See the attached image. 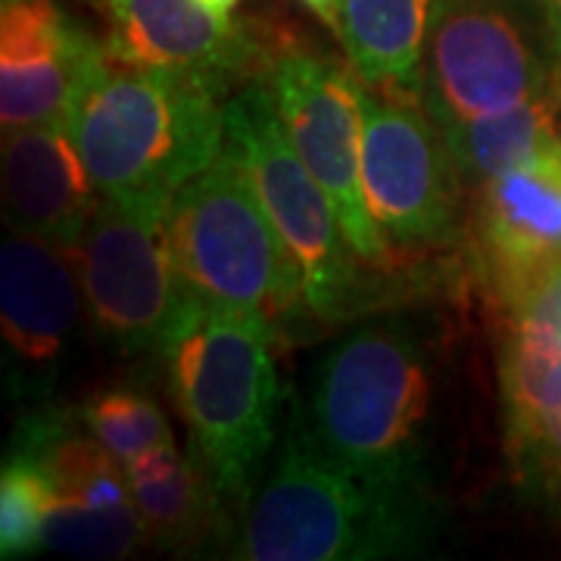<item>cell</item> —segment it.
<instances>
[{"label":"cell","mask_w":561,"mask_h":561,"mask_svg":"<svg viewBox=\"0 0 561 561\" xmlns=\"http://www.w3.org/2000/svg\"><path fill=\"white\" fill-rule=\"evenodd\" d=\"M542 13H546V22H549V35H552V44H556V54L561 57V0H540Z\"/></svg>","instance_id":"obj_25"},{"label":"cell","mask_w":561,"mask_h":561,"mask_svg":"<svg viewBox=\"0 0 561 561\" xmlns=\"http://www.w3.org/2000/svg\"><path fill=\"white\" fill-rule=\"evenodd\" d=\"M431 13L434 0H343L337 35L368 91L421 103Z\"/></svg>","instance_id":"obj_18"},{"label":"cell","mask_w":561,"mask_h":561,"mask_svg":"<svg viewBox=\"0 0 561 561\" xmlns=\"http://www.w3.org/2000/svg\"><path fill=\"white\" fill-rule=\"evenodd\" d=\"M113 60L181 76L228 101L262 81L272 35L213 16L197 0H101Z\"/></svg>","instance_id":"obj_14"},{"label":"cell","mask_w":561,"mask_h":561,"mask_svg":"<svg viewBox=\"0 0 561 561\" xmlns=\"http://www.w3.org/2000/svg\"><path fill=\"white\" fill-rule=\"evenodd\" d=\"M47 481L38 461L16 446L7 449L0 471V559H28L44 549Z\"/></svg>","instance_id":"obj_22"},{"label":"cell","mask_w":561,"mask_h":561,"mask_svg":"<svg viewBox=\"0 0 561 561\" xmlns=\"http://www.w3.org/2000/svg\"><path fill=\"white\" fill-rule=\"evenodd\" d=\"M84 319L76 250L13 231L0 250V334L16 397L50 402Z\"/></svg>","instance_id":"obj_13"},{"label":"cell","mask_w":561,"mask_h":561,"mask_svg":"<svg viewBox=\"0 0 561 561\" xmlns=\"http://www.w3.org/2000/svg\"><path fill=\"white\" fill-rule=\"evenodd\" d=\"M508 319L537 321V324H542V328H549V331L561 334V268L556 272V275H549L540 290H537L530 300L524 302L515 316H508Z\"/></svg>","instance_id":"obj_23"},{"label":"cell","mask_w":561,"mask_h":561,"mask_svg":"<svg viewBox=\"0 0 561 561\" xmlns=\"http://www.w3.org/2000/svg\"><path fill=\"white\" fill-rule=\"evenodd\" d=\"M169 231L191 297L256 316L278 343L297 341L309 334V324H319L300 265L228 147L172 197Z\"/></svg>","instance_id":"obj_5"},{"label":"cell","mask_w":561,"mask_h":561,"mask_svg":"<svg viewBox=\"0 0 561 561\" xmlns=\"http://www.w3.org/2000/svg\"><path fill=\"white\" fill-rule=\"evenodd\" d=\"M0 165L10 231L76 247L103 197L66 119L3 131Z\"/></svg>","instance_id":"obj_17"},{"label":"cell","mask_w":561,"mask_h":561,"mask_svg":"<svg viewBox=\"0 0 561 561\" xmlns=\"http://www.w3.org/2000/svg\"><path fill=\"white\" fill-rule=\"evenodd\" d=\"M461 191L440 125L427 110L365 88L362 194L390 253L456 241L465 225Z\"/></svg>","instance_id":"obj_11"},{"label":"cell","mask_w":561,"mask_h":561,"mask_svg":"<svg viewBox=\"0 0 561 561\" xmlns=\"http://www.w3.org/2000/svg\"><path fill=\"white\" fill-rule=\"evenodd\" d=\"M437 400V356L412 321H362L316 362L306 427L365 481L427 496Z\"/></svg>","instance_id":"obj_1"},{"label":"cell","mask_w":561,"mask_h":561,"mask_svg":"<svg viewBox=\"0 0 561 561\" xmlns=\"http://www.w3.org/2000/svg\"><path fill=\"white\" fill-rule=\"evenodd\" d=\"M225 147L253 181L280 241L300 265L306 300L319 324H341L362 309V260L341 216L300 160L265 81H250L225 101Z\"/></svg>","instance_id":"obj_6"},{"label":"cell","mask_w":561,"mask_h":561,"mask_svg":"<svg viewBox=\"0 0 561 561\" xmlns=\"http://www.w3.org/2000/svg\"><path fill=\"white\" fill-rule=\"evenodd\" d=\"M559 116L561 76L527 101L505 106L500 113L446 125L440 131L461 184L474 191L483 181L530 160L534 153L561 140Z\"/></svg>","instance_id":"obj_20"},{"label":"cell","mask_w":561,"mask_h":561,"mask_svg":"<svg viewBox=\"0 0 561 561\" xmlns=\"http://www.w3.org/2000/svg\"><path fill=\"white\" fill-rule=\"evenodd\" d=\"M79 419L122 465L175 443L160 402L135 383H110L94 390L79 405Z\"/></svg>","instance_id":"obj_21"},{"label":"cell","mask_w":561,"mask_h":561,"mask_svg":"<svg viewBox=\"0 0 561 561\" xmlns=\"http://www.w3.org/2000/svg\"><path fill=\"white\" fill-rule=\"evenodd\" d=\"M559 76L540 0H434L421 106L440 128L515 106Z\"/></svg>","instance_id":"obj_7"},{"label":"cell","mask_w":561,"mask_h":561,"mask_svg":"<svg viewBox=\"0 0 561 561\" xmlns=\"http://www.w3.org/2000/svg\"><path fill=\"white\" fill-rule=\"evenodd\" d=\"M496 362L508 468L527 493L561 512V334L505 319Z\"/></svg>","instance_id":"obj_16"},{"label":"cell","mask_w":561,"mask_h":561,"mask_svg":"<svg viewBox=\"0 0 561 561\" xmlns=\"http://www.w3.org/2000/svg\"><path fill=\"white\" fill-rule=\"evenodd\" d=\"M275 346V331L256 316L187 297L160 350L187 449L213 474L231 518L250 505L280 440Z\"/></svg>","instance_id":"obj_2"},{"label":"cell","mask_w":561,"mask_h":561,"mask_svg":"<svg viewBox=\"0 0 561 561\" xmlns=\"http://www.w3.org/2000/svg\"><path fill=\"white\" fill-rule=\"evenodd\" d=\"M103 44L57 0H3L0 7V125L3 131L66 119Z\"/></svg>","instance_id":"obj_15"},{"label":"cell","mask_w":561,"mask_h":561,"mask_svg":"<svg viewBox=\"0 0 561 561\" xmlns=\"http://www.w3.org/2000/svg\"><path fill=\"white\" fill-rule=\"evenodd\" d=\"M172 201H101L76 250L88 324L122 359L160 356L187 302L172 231Z\"/></svg>","instance_id":"obj_8"},{"label":"cell","mask_w":561,"mask_h":561,"mask_svg":"<svg viewBox=\"0 0 561 561\" xmlns=\"http://www.w3.org/2000/svg\"><path fill=\"white\" fill-rule=\"evenodd\" d=\"M302 7L316 16V20H321L328 28H334L337 32V25H341V3L343 0H300Z\"/></svg>","instance_id":"obj_24"},{"label":"cell","mask_w":561,"mask_h":561,"mask_svg":"<svg viewBox=\"0 0 561 561\" xmlns=\"http://www.w3.org/2000/svg\"><path fill=\"white\" fill-rule=\"evenodd\" d=\"M131 496L138 502L147 540L157 549H194L213 530L228 527L231 512L225 508L213 474L191 449L160 446L138 459L125 461Z\"/></svg>","instance_id":"obj_19"},{"label":"cell","mask_w":561,"mask_h":561,"mask_svg":"<svg viewBox=\"0 0 561 561\" xmlns=\"http://www.w3.org/2000/svg\"><path fill=\"white\" fill-rule=\"evenodd\" d=\"M66 128L103 201H172L225 150V101L197 81L103 57Z\"/></svg>","instance_id":"obj_4"},{"label":"cell","mask_w":561,"mask_h":561,"mask_svg":"<svg viewBox=\"0 0 561 561\" xmlns=\"http://www.w3.org/2000/svg\"><path fill=\"white\" fill-rule=\"evenodd\" d=\"M262 81L306 169L341 216L343 234L362 265L387 268L393 253L378 234L362 194L365 84L353 66L290 35H272Z\"/></svg>","instance_id":"obj_9"},{"label":"cell","mask_w":561,"mask_h":561,"mask_svg":"<svg viewBox=\"0 0 561 561\" xmlns=\"http://www.w3.org/2000/svg\"><path fill=\"white\" fill-rule=\"evenodd\" d=\"M461 238L486 302L515 316L561 268V140L478 184Z\"/></svg>","instance_id":"obj_12"},{"label":"cell","mask_w":561,"mask_h":561,"mask_svg":"<svg viewBox=\"0 0 561 561\" xmlns=\"http://www.w3.org/2000/svg\"><path fill=\"white\" fill-rule=\"evenodd\" d=\"M10 446L38 461L47 481L44 549L110 561L150 546L125 465L81 424L79 409L41 402Z\"/></svg>","instance_id":"obj_10"},{"label":"cell","mask_w":561,"mask_h":561,"mask_svg":"<svg viewBox=\"0 0 561 561\" xmlns=\"http://www.w3.org/2000/svg\"><path fill=\"white\" fill-rule=\"evenodd\" d=\"M434 534L427 496L365 481L324 453L302 421L280 431L238 518L234 556L250 561H371L421 552Z\"/></svg>","instance_id":"obj_3"},{"label":"cell","mask_w":561,"mask_h":561,"mask_svg":"<svg viewBox=\"0 0 561 561\" xmlns=\"http://www.w3.org/2000/svg\"><path fill=\"white\" fill-rule=\"evenodd\" d=\"M197 3H203V7H206L213 16H219V20H231L241 0H197Z\"/></svg>","instance_id":"obj_26"}]
</instances>
